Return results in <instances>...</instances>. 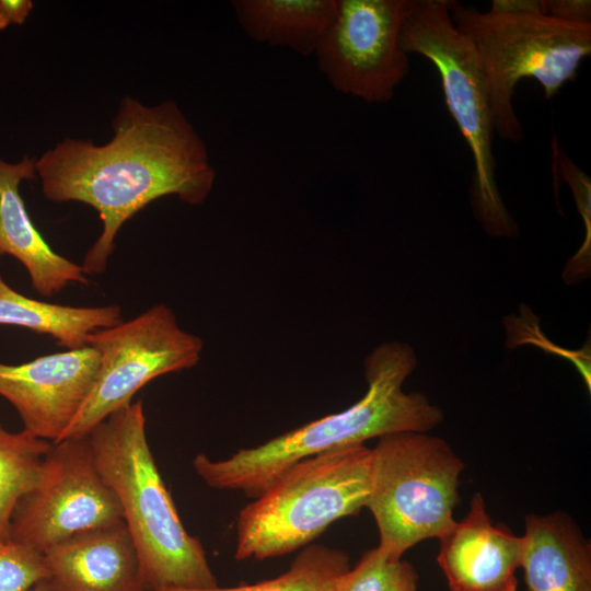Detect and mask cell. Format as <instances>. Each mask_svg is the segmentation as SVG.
Segmentation results:
<instances>
[{
  "label": "cell",
  "mask_w": 591,
  "mask_h": 591,
  "mask_svg": "<svg viewBox=\"0 0 591 591\" xmlns=\"http://www.w3.org/2000/svg\"><path fill=\"white\" fill-rule=\"evenodd\" d=\"M112 128L106 143L65 138L35 162L48 200L86 204L99 213L103 228L84 256L86 275L106 269L117 233L150 202L176 196L199 206L216 181L204 140L175 101L146 105L126 96Z\"/></svg>",
  "instance_id": "cell-1"
},
{
  "label": "cell",
  "mask_w": 591,
  "mask_h": 591,
  "mask_svg": "<svg viewBox=\"0 0 591 591\" xmlns=\"http://www.w3.org/2000/svg\"><path fill=\"white\" fill-rule=\"evenodd\" d=\"M416 366L408 344L383 343L364 360L367 392L348 408L240 449L224 460L198 453L193 467L209 487L241 491L254 499L288 467L309 456L391 433L429 432L443 420V412L422 393L403 390Z\"/></svg>",
  "instance_id": "cell-2"
},
{
  "label": "cell",
  "mask_w": 591,
  "mask_h": 591,
  "mask_svg": "<svg viewBox=\"0 0 591 591\" xmlns=\"http://www.w3.org/2000/svg\"><path fill=\"white\" fill-rule=\"evenodd\" d=\"M115 494L150 591L218 587L201 542L184 528L150 450L142 402L119 408L88 434Z\"/></svg>",
  "instance_id": "cell-3"
},
{
  "label": "cell",
  "mask_w": 591,
  "mask_h": 591,
  "mask_svg": "<svg viewBox=\"0 0 591 591\" xmlns=\"http://www.w3.org/2000/svg\"><path fill=\"white\" fill-rule=\"evenodd\" d=\"M451 20L471 44L488 90L495 134L519 142L523 128L512 96L523 78L545 99L572 81L591 54V24L566 23L543 13L542 0H494L480 12L449 0Z\"/></svg>",
  "instance_id": "cell-4"
},
{
  "label": "cell",
  "mask_w": 591,
  "mask_h": 591,
  "mask_svg": "<svg viewBox=\"0 0 591 591\" xmlns=\"http://www.w3.org/2000/svg\"><path fill=\"white\" fill-rule=\"evenodd\" d=\"M371 449L355 444L288 467L239 512L236 560H264L303 548L338 519L367 506Z\"/></svg>",
  "instance_id": "cell-5"
},
{
  "label": "cell",
  "mask_w": 591,
  "mask_h": 591,
  "mask_svg": "<svg viewBox=\"0 0 591 591\" xmlns=\"http://www.w3.org/2000/svg\"><path fill=\"white\" fill-rule=\"evenodd\" d=\"M399 45L405 54L428 59L439 74L448 111L472 153L475 217L489 235L515 236L518 225L496 183L488 90L474 49L451 20L449 0H407Z\"/></svg>",
  "instance_id": "cell-6"
},
{
  "label": "cell",
  "mask_w": 591,
  "mask_h": 591,
  "mask_svg": "<svg viewBox=\"0 0 591 591\" xmlns=\"http://www.w3.org/2000/svg\"><path fill=\"white\" fill-rule=\"evenodd\" d=\"M368 508L378 545L395 557L427 538H441L456 523L464 463L441 438L398 432L378 438L371 449Z\"/></svg>",
  "instance_id": "cell-7"
},
{
  "label": "cell",
  "mask_w": 591,
  "mask_h": 591,
  "mask_svg": "<svg viewBox=\"0 0 591 591\" xmlns=\"http://www.w3.org/2000/svg\"><path fill=\"white\" fill-rule=\"evenodd\" d=\"M88 345L100 356L93 386L61 438H82L153 379L197 364L204 349L200 337L184 331L174 312L157 304L135 318L99 329ZM57 441V442H58Z\"/></svg>",
  "instance_id": "cell-8"
},
{
  "label": "cell",
  "mask_w": 591,
  "mask_h": 591,
  "mask_svg": "<svg viewBox=\"0 0 591 591\" xmlns=\"http://www.w3.org/2000/svg\"><path fill=\"white\" fill-rule=\"evenodd\" d=\"M119 523V502L101 476L85 436L53 443L34 485L15 505L9 535L44 554L77 534Z\"/></svg>",
  "instance_id": "cell-9"
},
{
  "label": "cell",
  "mask_w": 591,
  "mask_h": 591,
  "mask_svg": "<svg viewBox=\"0 0 591 591\" xmlns=\"http://www.w3.org/2000/svg\"><path fill=\"white\" fill-rule=\"evenodd\" d=\"M407 0H337L334 22L320 40L317 66L338 92L387 103L409 71L399 45Z\"/></svg>",
  "instance_id": "cell-10"
},
{
  "label": "cell",
  "mask_w": 591,
  "mask_h": 591,
  "mask_svg": "<svg viewBox=\"0 0 591 591\" xmlns=\"http://www.w3.org/2000/svg\"><path fill=\"white\" fill-rule=\"evenodd\" d=\"M99 367L90 345L18 364L0 362V396L15 408L24 430L55 443L81 408Z\"/></svg>",
  "instance_id": "cell-11"
},
{
  "label": "cell",
  "mask_w": 591,
  "mask_h": 591,
  "mask_svg": "<svg viewBox=\"0 0 591 591\" xmlns=\"http://www.w3.org/2000/svg\"><path fill=\"white\" fill-rule=\"evenodd\" d=\"M439 540L437 561L450 591H517L522 536L491 521L479 493L466 517Z\"/></svg>",
  "instance_id": "cell-12"
},
{
  "label": "cell",
  "mask_w": 591,
  "mask_h": 591,
  "mask_svg": "<svg viewBox=\"0 0 591 591\" xmlns=\"http://www.w3.org/2000/svg\"><path fill=\"white\" fill-rule=\"evenodd\" d=\"M43 555L49 591H150L124 522L77 534Z\"/></svg>",
  "instance_id": "cell-13"
},
{
  "label": "cell",
  "mask_w": 591,
  "mask_h": 591,
  "mask_svg": "<svg viewBox=\"0 0 591 591\" xmlns=\"http://www.w3.org/2000/svg\"><path fill=\"white\" fill-rule=\"evenodd\" d=\"M35 158L18 162L0 157V254L19 260L34 290L51 297L71 283L88 285L82 265L55 252L33 223L20 193L22 182L36 177Z\"/></svg>",
  "instance_id": "cell-14"
},
{
  "label": "cell",
  "mask_w": 591,
  "mask_h": 591,
  "mask_svg": "<svg viewBox=\"0 0 591 591\" xmlns=\"http://www.w3.org/2000/svg\"><path fill=\"white\" fill-rule=\"evenodd\" d=\"M521 568L530 591H591V549L564 512L525 517Z\"/></svg>",
  "instance_id": "cell-15"
},
{
  "label": "cell",
  "mask_w": 591,
  "mask_h": 591,
  "mask_svg": "<svg viewBox=\"0 0 591 591\" xmlns=\"http://www.w3.org/2000/svg\"><path fill=\"white\" fill-rule=\"evenodd\" d=\"M231 5L253 40L303 56L315 53L337 13V0H234Z\"/></svg>",
  "instance_id": "cell-16"
},
{
  "label": "cell",
  "mask_w": 591,
  "mask_h": 591,
  "mask_svg": "<svg viewBox=\"0 0 591 591\" xmlns=\"http://www.w3.org/2000/svg\"><path fill=\"white\" fill-rule=\"evenodd\" d=\"M123 322L120 306H72L39 301L13 289L0 276V325L49 335L59 346H88L89 336Z\"/></svg>",
  "instance_id": "cell-17"
},
{
  "label": "cell",
  "mask_w": 591,
  "mask_h": 591,
  "mask_svg": "<svg viewBox=\"0 0 591 591\" xmlns=\"http://www.w3.org/2000/svg\"><path fill=\"white\" fill-rule=\"evenodd\" d=\"M349 568V556L344 551L312 544L297 555L287 571L257 583L158 591H335L337 580Z\"/></svg>",
  "instance_id": "cell-18"
},
{
  "label": "cell",
  "mask_w": 591,
  "mask_h": 591,
  "mask_svg": "<svg viewBox=\"0 0 591 591\" xmlns=\"http://www.w3.org/2000/svg\"><path fill=\"white\" fill-rule=\"evenodd\" d=\"M53 442L26 430L8 431L0 422V535L10 537L12 512L19 499L34 485Z\"/></svg>",
  "instance_id": "cell-19"
},
{
  "label": "cell",
  "mask_w": 591,
  "mask_h": 591,
  "mask_svg": "<svg viewBox=\"0 0 591 591\" xmlns=\"http://www.w3.org/2000/svg\"><path fill=\"white\" fill-rule=\"evenodd\" d=\"M418 575L403 557L376 546L337 580L335 591H417Z\"/></svg>",
  "instance_id": "cell-20"
},
{
  "label": "cell",
  "mask_w": 591,
  "mask_h": 591,
  "mask_svg": "<svg viewBox=\"0 0 591 591\" xmlns=\"http://www.w3.org/2000/svg\"><path fill=\"white\" fill-rule=\"evenodd\" d=\"M553 173L567 183L572 192L578 211L584 224V240L578 253L568 262L564 278L577 282L586 278L590 270L591 254V181L590 177L573 163L560 149L554 136L552 141Z\"/></svg>",
  "instance_id": "cell-21"
},
{
  "label": "cell",
  "mask_w": 591,
  "mask_h": 591,
  "mask_svg": "<svg viewBox=\"0 0 591 591\" xmlns=\"http://www.w3.org/2000/svg\"><path fill=\"white\" fill-rule=\"evenodd\" d=\"M46 577L42 553L0 535V591H30Z\"/></svg>",
  "instance_id": "cell-22"
},
{
  "label": "cell",
  "mask_w": 591,
  "mask_h": 591,
  "mask_svg": "<svg viewBox=\"0 0 591 591\" xmlns=\"http://www.w3.org/2000/svg\"><path fill=\"white\" fill-rule=\"evenodd\" d=\"M543 13L571 24H591L589 0H542Z\"/></svg>",
  "instance_id": "cell-23"
},
{
  "label": "cell",
  "mask_w": 591,
  "mask_h": 591,
  "mask_svg": "<svg viewBox=\"0 0 591 591\" xmlns=\"http://www.w3.org/2000/svg\"><path fill=\"white\" fill-rule=\"evenodd\" d=\"M33 8L32 0H0V31L11 25H22Z\"/></svg>",
  "instance_id": "cell-24"
},
{
  "label": "cell",
  "mask_w": 591,
  "mask_h": 591,
  "mask_svg": "<svg viewBox=\"0 0 591 591\" xmlns=\"http://www.w3.org/2000/svg\"><path fill=\"white\" fill-rule=\"evenodd\" d=\"M30 591H49L44 581L36 583Z\"/></svg>",
  "instance_id": "cell-25"
}]
</instances>
